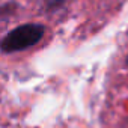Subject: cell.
<instances>
[{"label": "cell", "mask_w": 128, "mask_h": 128, "mask_svg": "<svg viewBox=\"0 0 128 128\" xmlns=\"http://www.w3.org/2000/svg\"><path fill=\"white\" fill-rule=\"evenodd\" d=\"M126 65H128V57H126Z\"/></svg>", "instance_id": "277c9868"}, {"label": "cell", "mask_w": 128, "mask_h": 128, "mask_svg": "<svg viewBox=\"0 0 128 128\" xmlns=\"http://www.w3.org/2000/svg\"><path fill=\"white\" fill-rule=\"evenodd\" d=\"M17 9H18V5H17V3H14V2L6 3V5H2V6H0V18H3L5 15L8 17V15L15 14V11H17Z\"/></svg>", "instance_id": "7a4b0ae2"}, {"label": "cell", "mask_w": 128, "mask_h": 128, "mask_svg": "<svg viewBox=\"0 0 128 128\" xmlns=\"http://www.w3.org/2000/svg\"><path fill=\"white\" fill-rule=\"evenodd\" d=\"M44 35H45V26L39 23L20 24L0 39V50L6 54L27 50L36 45Z\"/></svg>", "instance_id": "6da1fadb"}, {"label": "cell", "mask_w": 128, "mask_h": 128, "mask_svg": "<svg viewBox=\"0 0 128 128\" xmlns=\"http://www.w3.org/2000/svg\"><path fill=\"white\" fill-rule=\"evenodd\" d=\"M62 3H63V0H45V5H47L48 9H54Z\"/></svg>", "instance_id": "3957f363"}]
</instances>
